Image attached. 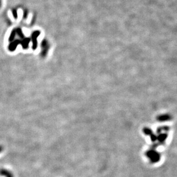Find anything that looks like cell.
<instances>
[{
    "label": "cell",
    "mask_w": 177,
    "mask_h": 177,
    "mask_svg": "<svg viewBox=\"0 0 177 177\" xmlns=\"http://www.w3.org/2000/svg\"><path fill=\"white\" fill-rule=\"evenodd\" d=\"M0 176L4 177H14L10 171L5 169H0Z\"/></svg>",
    "instance_id": "cell-1"
},
{
    "label": "cell",
    "mask_w": 177,
    "mask_h": 177,
    "mask_svg": "<svg viewBox=\"0 0 177 177\" xmlns=\"http://www.w3.org/2000/svg\"><path fill=\"white\" fill-rule=\"evenodd\" d=\"M2 150H3V147L0 145V153L2 151Z\"/></svg>",
    "instance_id": "cell-2"
}]
</instances>
